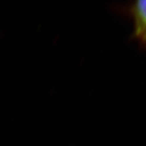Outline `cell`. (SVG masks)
Wrapping results in <instances>:
<instances>
[{"label": "cell", "instance_id": "cell-1", "mask_svg": "<svg viewBox=\"0 0 146 146\" xmlns=\"http://www.w3.org/2000/svg\"><path fill=\"white\" fill-rule=\"evenodd\" d=\"M133 20V36L142 46H146V0L136 1L129 7Z\"/></svg>", "mask_w": 146, "mask_h": 146}]
</instances>
